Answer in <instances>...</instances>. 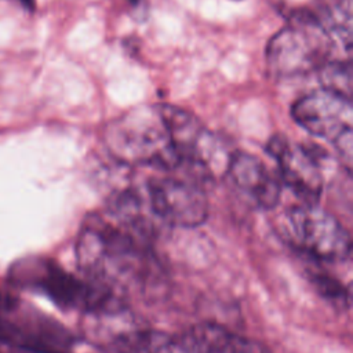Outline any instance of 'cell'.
Segmentation results:
<instances>
[{
  "mask_svg": "<svg viewBox=\"0 0 353 353\" xmlns=\"http://www.w3.org/2000/svg\"><path fill=\"white\" fill-rule=\"evenodd\" d=\"M146 239V234L110 215L90 216L76 243L79 266L87 279L112 287L143 269Z\"/></svg>",
  "mask_w": 353,
  "mask_h": 353,
  "instance_id": "cell-1",
  "label": "cell"
},
{
  "mask_svg": "<svg viewBox=\"0 0 353 353\" xmlns=\"http://www.w3.org/2000/svg\"><path fill=\"white\" fill-rule=\"evenodd\" d=\"M113 159L130 165L171 171L181 167L161 105H142L113 120L105 130Z\"/></svg>",
  "mask_w": 353,
  "mask_h": 353,
  "instance_id": "cell-2",
  "label": "cell"
},
{
  "mask_svg": "<svg viewBox=\"0 0 353 353\" xmlns=\"http://www.w3.org/2000/svg\"><path fill=\"white\" fill-rule=\"evenodd\" d=\"M7 277L12 285L43 292L61 307L110 312L117 306L109 285L77 279L46 258L29 256L15 261Z\"/></svg>",
  "mask_w": 353,
  "mask_h": 353,
  "instance_id": "cell-3",
  "label": "cell"
},
{
  "mask_svg": "<svg viewBox=\"0 0 353 353\" xmlns=\"http://www.w3.org/2000/svg\"><path fill=\"white\" fill-rule=\"evenodd\" d=\"M335 40L321 19L296 11L266 47L268 70L276 77H294L319 70L331 61Z\"/></svg>",
  "mask_w": 353,
  "mask_h": 353,
  "instance_id": "cell-4",
  "label": "cell"
},
{
  "mask_svg": "<svg viewBox=\"0 0 353 353\" xmlns=\"http://www.w3.org/2000/svg\"><path fill=\"white\" fill-rule=\"evenodd\" d=\"M277 229L290 245L317 261L341 262L352 251L347 230L319 205L287 208L277 221Z\"/></svg>",
  "mask_w": 353,
  "mask_h": 353,
  "instance_id": "cell-5",
  "label": "cell"
},
{
  "mask_svg": "<svg viewBox=\"0 0 353 353\" xmlns=\"http://www.w3.org/2000/svg\"><path fill=\"white\" fill-rule=\"evenodd\" d=\"M148 205L152 214L170 226L196 228L208 216V200L201 185L172 175L148 182Z\"/></svg>",
  "mask_w": 353,
  "mask_h": 353,
  "instance_id": "cell-6",
  "label": "cell"
},
{
  "mask_svg": "<svg viewBox=\"0 0 353 353\" xmlns=\"http://www.w3.org/2000/svg\"><path fill=\"white\" fill-rule=\"evenodd\" d=\"M266 152L276 160L283 182L301 200V204L317 205L324 179L313 152L284 135L272 137Z\"/></svg>",
  "mask_w": 353,
  "mask_h": 353,
  "instance_id": "cell-7",
  "label": "cell"
},
{
  "mask_svg": "<svg viewBox=\"0 0 353 353\" xmlns=\"http://www.w3.org/2000/svg\"><path fill=\"white\" fill-rule=\"evenodd\" d=\"M291 114L307 132L331 142L352 130V99L324 88L299 98Z\"/></svg>",
  "mask_w": 353,
  "mask_h": 353,
  "instance_id": "cell-8",
  "label": "cell"
},
{
  "mask_svg": "<svg viewBox=\"0 0 353 353\" xmlns=\"http://www.w3.org/2000/svg\"><path fill=\"white\" fill-rule=\"evenodd\" d=\"M232 181L255 205L270 210L281 196L279 178L254 154L234 152L230 154L228 170Z\"/></svg>",
  "mask_w": 353,
  "mask_h": 353,
  "instance_id": "cell-9",
  "label": "cell"
},
{
  "mask_svg": "<svg viewBox=\"0 0 353 353\" xmlns=\"http://www.w3.org/2000/svg\"><path fill=\"white\" fill-rule=\"evenodd\" d=\"M234 334L215 323H200L178 335L181 353H233Z\"/></svg>",
  "mask_w": 353,
  "mask_h": 353,
  "instance_id": "cell-10",
  "label": "cell"
},
{
  "mask_svg": "<svg viewBox=\"0 0 353 353\" xmlns=\"http://www.w3.org/2000/svg\"><path fill=\"white\" fill-rule=\"evenodd\" d=\"M117 353H181L178 335L156 330H135L114 339Z\"/></svg>",
  "mask_w": 353,
  "mask_h": 353,
  "instance_id": "cell-11",
  "label": "cell"
},
{
  "mask_svg": "<svg viewBox=\"0 0 353 353\" xmlns=\"http://www.w3.org/2000/svg\"><path fill=\"white\" fill-rule=\"evenodd\" d=\"M317 72L324 90L352 99V68L349 61H328Z\"/></svg>",
  "mask_w": 353,
  "mask_h": 353,
  "instance_id": "cell-12",
  "label": "cell"
},
{
  "mask_svg": "<svg viewBox=\"0 0 353 353\" xmlns=\"http://www.w3.org/2000/svg\"><path fill=\"white\" fill-rule=\"evenodd\" d=\"M313 276H314L313 284L321 296L330 299L335 305L347 306L349 295L338 280L328 277L327 274H313Z\"/></svg>",
  "mask_w": 353,
  "mask_h": 353,
  "instance_id": "cell-13",
  "label": "cell"
},
{
  "mask_svg": "<svg viewBox=\"0 0 353 353\" xmlns=\"http://www.w3.org/2000/svg\"><path fill=\"white\" fill-rule=\"evenodd\" d=\"M233 353H270L265 345L251 338L234 335Z\"/></svg>",
  "mask_w": 353,
  "mask_h": 353,
  "instance_id": "cell-14",
  "label": "cell"
},
{
  "mask_svg": "<svg viewBox=\"0 0 353 353\" xmlns=\"http://www.w3.org/2000/svg\"><path fill=\"white\" fill-rule=\"evenodd\" d=\"M352 138H353V134H352V130H349L345 134H342L336 141L332 142L339 156L342 157V160L347 164V167H350V163H352Z\"/></svg>",
  "mask_w": 353,
  "mask_h": 353,
  "instance_id": "cell-15",
  "label": "cell"
},
{
  "mask_svg": "<svg viewBox=\"0 0 353 353\" xmlns=\"http://www.w3.org/2000/svg\"><path fill=\"white\" fill-rule=\"evenodd\" d=\"M21 6H23L26 10L32 11L34 10V0H17Z\"/></svg>",
  "mask_w": 353,
  "mask_h": 353,
  "instance_id": "cell-16",
  "label": "cell"
},
{
  "mask_svg": "<svg viewBox=\"0 0 353 353\" xmlns=\"http://www.w3.org/2000/svg\"><path fill=\"white\" fill-rule=\"evenodd\" d=\"M3 296H4V291H0V338H1V324H3Z\"/></svg>",
  "mask_w": 353,
  "mask_h": 353,
  "instance_id": "cell-17",
  "label": "cell"
},
{
  "mask_svg": "<svg viewBox=\"0 0 353 353\" xmlns=\"http://www.w3.org/2000/svg\"><path fill=\"white\" fill-rule=\"evenodd\" d=\"M128 1H130V3H137L138 0H128Z\"/></svg>",
  "mask_w": 353,
  "mask_h": 353,
  "instance_id": "cell-18",
  "label": "cell"
}]
</instances>
